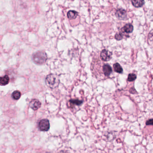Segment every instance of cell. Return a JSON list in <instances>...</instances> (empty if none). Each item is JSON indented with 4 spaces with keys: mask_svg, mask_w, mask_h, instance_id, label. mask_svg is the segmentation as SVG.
<instances>
[{
    "mask_svg": "<svg viewBox=\"0 0 153 153\" xmlns=\"http://www.w3.org/2000/svg\"><path fill=\"white\" fill-rule=\"evenodd\" d=\"M45 82L48 87L51 89H55L59 84V78L55 74H49L45 78Z\"/></svg>",
    "mask_w": 153,
    "mask_h": 153,
    "instance_id": "cell-1",
    "label": "cell"
},
{
    "mask_svg": "<svg viewBox=\"0 0 153 153\" xmlns=\"http://www.w3.org/2000/svg\"><path fill=\"white\" fill-rule=\"evenodd\" d=\"M103 71L105 75L109 76L112 72V69L109 65L105 64L103 66Z\"/></svg>",
    "mask_w": 153,
    "mask_h": 153,
    "instance_id": "cell-7",
    "label": "cell"
},
{
    "mask_svg": "<svg viewBox=\"0 0 153 153\" xmlns=\"http://www.w3.org/2000/svg\"><path fill=\"white\" fill-rule=\"evenodd\" d=\"M132 3L135 7H140L144 5V0H132Z\"/></svg>",
    "mask_w": 153,
    "mask_h": 153,
    "instance_id": "cell-9",
    "label": "cell"
},
{
    "mask_svg": "<svg viewBox=\"0 0 153 153\" xmlns=\"http://www.w3.org/2000/svg\"><path fill=\"white\" fill-rule=\"evenodd\" d=\"M41 106V103L38 100L32 99L29 103V107L34 110H37L40 108Z\"/></svg>",
    "mask_w": 153,
    "mask_h": 153,
    "instance_id": "cell-5",
    "label": "cell"
},
{
    "mask_svg": "<svg viewBox=\"0 0 153 153\" xmlns=\"http://www.w3.org/2000/svg\"><path fill=\"white\" fill-rule=\"evenodd\" d=\"M47 58L46 53L43 51H37L32 56L34 62L38 65L44 64L46 63Z\"/></svg>",
    "mask_w": 153,
    "mask_h": 153,
    "instance_id": "cell-2",
    "label": "cell"
},
{
    "mask_svg": "<svg viewBox=\"0 0 153 153\" xmlns=\"http://www.w3.org/2000/svg\"><path fill=\"white\" fill-rule=\"evenodd\" d=\"M9 81V78L7 75L2 76L0 78V84L2 86H5L8 84Z\"/></svg>",
    "mask_w": 153,
    "mask_h": 153,
    "instance_id": "cell-10",
    "label": "cell"
},
{
    "mask_svg": "<svg viewBox=\"0 0 153 153\" xmlns=\"http://www.w3.org/2000/svg\"><path fill=\"white\" fill-rule=\"evenodd\" d=\"M70 104H72L74 105L79 106L83 104V101L82 100H78V99H71L69 101Z\"/></svg>",
    "mask_w": 153,
    "mask_h": 153,
    "instance_id": "cell-14",
    "label": "cell"
},
{
    "mask_svg": "<svg viewBox=\"0 0 153 153\" xmlns=\"http://www.w3.org/2000/svg\"><path fill=\"white\" fill-rule=\"evenodd\" d=\"M39 128L41 131H48L50 128V124L49 120L43 119L39 123Z\"/></svg>",
    "mask_w": 153,
    "mask_h": 153,
    "instance_id": "cell-3",
    "label": "cell"
},
{
    "mask_svg": "<svg viewBox=\"0 0 153 153\" xmlns=\"http://www.w3.org/2000/svg\"><path fill=\"white\" fill-rule=\"evenodd\" d=\"M122 30L124 32H126L127 33H131L133 31V27L131 24L128 23V24H126L122 28Z\"/></svg>",
    "mask_w": 153,
    "mask_h": 153,
    "instance_id": "cell-8",
    "label": "cell"
},
{
    "mask_svg": "<svg viewBox=\"0 0 153 153\" xmlns=\"http://www.w3.org/2000/svg\"><path fill=\"white\" fill-rule=\"evenodd\" d=\"M149 39L150 41L153 42V29L151 30L150 32H149Z\"/></svg>",
    "mask_w": 153,
    "mask_h": 153,
    "instance_id": "cell-17",
    "label": "cell"
},
{
    "mask_svg": "<svg viewBox=\"0 0 153 153\" xmlns=\"http://www.w3.org/2000/svg\"><path fill=\"white\" fill-rule=\"evenodd\" d=\"M78 13L75 11H70L67 14V17L69 19H74L77 18Z\"/></svg>",
    "mask_w": 153,
    "mask_h": 153,
    "instance_id": "cell-11",
    "label": "cell"
},
{
    "mask_svg": "<svg viewBox=\"0 0 153 153\" xmlns=\"http://www.w3.org/2000/svg\"><path fill=\"white\" fill-rule=\"evenodd\" d=\"M146 125H153V119L148 120L146 122Z\"/></svg>",
    "mask_w": 153,
    "mask_h": 153,
    "instance_id": "cell-18",
    "label": "cell"
},
{
    "mask_svg": "<svg viewBox=\"0 0 153 153\" xmlns=\"http://www.w3.org/2000/svg\"><path fill=\"white\" fill-rule=\"evenodd\" d=\"M151 20H152V21H153V15H152V17H151Z\"/></svg>",
    "mask_w": 153,
    "mask_h": 153,
    "instance_id": "cell-19",
    "label": "cell"
},
{
    "mask_svg": "<svg viewBox=\"0 0 153 153\" xmlns=\"http://www.w3.org/2000/svg\"><path fill=\"white\" fill-rule=\"evenodd\" d=\"M123 38V35L121 34L117 33L115 35V39H116V40H118V41L122 40Z\"/></svg>",
    "mask_w": 153,
    "mask_h": 153,
    "instance_id": "cell-16",
    "label": "cell"
},
{
    "mask_svg": "<svg viewBox=\"0 0 153 153\" xmlns=\"http://www.w3.org/2000/svg\"><path fill=\"white\" fill-rule=\"evenodd\" d=\"M114 70L116 72L118 73H122L123 71V69L120 64L116 63L113 65Z\"/></svg>",
    "mask_w": 153,
    "mask_h": 153,
    "instance_id": "cell-12",
    "label": "cell"
},
{
    "mask_svg": "<svg viewBox=\"0 0 153 153\" xmlns=\"http://www.w3.org/2000/svg\"><path fill=\"white\" fill-rule=\"evenodd\" d=\"M116 16L118 19L123 20L127 18V14L125 10L122 9H118L116 13Z\"/></svg>",
    "mask_w": 153,
    "mask_h": 153,
    "instance_id": "cell-6",
    "label": "cell"
},
{
    "mask_svg": "<svg viewBox=\"0 0 153 153\" xmlns=\"http://www.w3.org/2000/svg\"><path fill=\"white\" fill-rule=\"evenodd\" d=\"M21 96V93L18 90L15 91L12 94V97L15 100H19Z\"/></svg>",
    "mask_w": 153,
    "mask_h": 153,
    "instance_id": "cell-13",
    "label": "cell"
},
{
    "mask_svg": "<svg viewBox=\"0 0 153 153\" xmlns=\"http://www.w3.org/2000/svg\"><path fill=\"white\" fill-rule=\"evenodd\" d=\"M112 55V52L106 49H103L101 53L100 57L103 61H107L111 59Z\"/></svg>",
    "mask_w": 153,
    "mask_h": 153,
    "instance_id": "cell-4",
    "label": "cell"
},
{
    "mask_svg": "<svg viewBox=\"0 0 153 153\" xmlns=\"http://www.w3.org/2000/svg\"><path fill=\"white\" fill-rule=\"evenodd\" d=\"M136 75L135 74L133 73H131L128 75V81L129 82L134 81L136 79Z\"/></svg>",
    "mask_w": 153,
    "mask_h": 153,
    "instance_id": "cell-15",
    "label": "cell"
}]
</instances>
